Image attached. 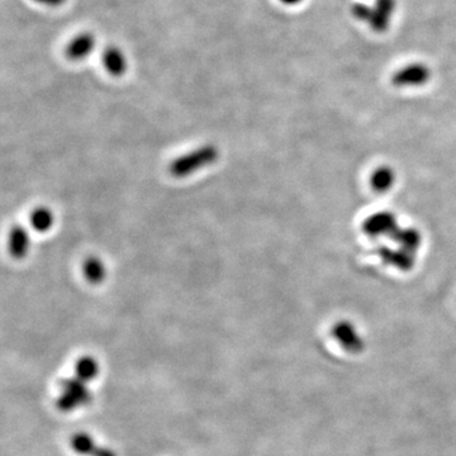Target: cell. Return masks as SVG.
Wrapping results in <instances>:
<instances>
[{
    "mask_svg": "<svg viewBox=\"0 0 456 456\" xmlns=\"http://www.w3.org/2000/svg\"><path fill=\"white\" fill-rule=\"evenodd\" d=\"M219 159V150L214 144H204L189 154L178 157L169 165L170 175L174 178H187L197 173L198 170L204 169L213 165Z\"/></svg>",
    "mask_w": 456,
    "mask_h": 456,
    "instance_id": "obj_1",
    "label": "cell"
},
{
    "mask_svg": "<svg viewBox=\"0 0 456 456\" xmlns=\"http://www.w3.org/2000/svg\"><path fill=\"white\" fill-rule=\"evenodd\" d=\"M331 335L340 347L351 355H359L366 347L365 338L359 331L357 326L347 319L338 321L332 326Z\"/></svg>",
    "mask_w": 456,
    "mask_h": 456,
    "instance_id": "obj_2",
    "label": "cell"
},
{
    "mask_svg": "<svg viewBox=\"0 0 456 456\" xmlns=\"http://www.w3.org/2000/svg\"><path fill=\"white\" fill-rule=\"evenodd\" d=\"M364 232L370 238H392L400 230L397 217L392 212H376L364 221Z\"/></svg>",
    "mask_w": 456,
    "mask_h": 456,
    "instance_id": "obj_3",
    "label": "cell"
},
{
    "mask_svg": "<svg viewBox=\"0 0 456 456\" xmlns=\"http://www.w3.org/2000/svg\"><path fill=\"white\" fill-rule=\"evenodd\" d=\"M31 247V236L25 226H14L8 236V250L11 257L20 260L25 259Z\"/></svg>",
    "mask_w": 456,
    "mask_h": 456,
    "instance_id": "obj_4",
    "label": "cell"
},
{
    "mask_svg": "<svg viewBox=\"0 0 456 456\" xmlns=\"http://www.w3.org/2000/svg\"><path fill=\"white\" fill-rule=\"evenodd\" d=\"M95 46V38L90 33H82L76 36L71 42H70L68 49H66V55L70 60H82L90 55Z\"/></svg>",
    "mask_w": 456,
    "mask_h": 456,
    "instance_id": "obj_5",
    "label": "cell"
},
{
    "mask_svg": "<svg viewBox=\"0 0 456 456\" xmlns=\"http://www.w3.org/2000/svg\"><path fill=\"white\" fill-rule=\"evenodd\" d=\"M397 174L389 166H379L370 175V185L376 193H387L394 187Z\"/></svg>",
    "mask_w": 456,
    "mask_h": 456,
    "instance_id": "obj_6",
    "label": "cell"
},
{
    "mask_svg": "<svg viewBox=\"0 0 456 456\" xmlns=\"http://www.w3.org/2000/svg\"><path fill=\"white\" fill-rule=\"evenodd\" d=\"M429 79V71L422 66H412L408 69L402 70L394 76V84L400 87H417L424 84Z\"/></svg>",
    "mask_w": 456,
    "mask_h": 456,
    "instance_id": "obj_7",
    "label": "cell"
},
{
    "mask_svg": "<svg viewBox=\"0 0 456 456\" xmlns=\"http://www.w3.org/2000/svg\"><path fill=\"white\" fill-rule=\"evenodd\" d=\"M82 274L90 284L99 285L106 281V264L98 257H89L82 264Z\"/></svg>",
    "mask_w": 456,
    "mask_h": 456,
    "instance_id": "obj_8",
    "label": "cell"
},
{
    "mask_svg": "<svg viewBox=\"0 0 456 456\" xmlns=\"http://www.w3.org/2000/svg\"><path fill=\"white\" fill-rule=\"evenodd\" d=\"M104 66L113 76L123 75L127 69V60L123 52L117 47H108L103 55Z\"/></svg>",
    "mask_w": 456,
    "mask_h": 456,
    "instance_id": "obj_9",
    "label": "cell"
},
{
    "mask_svg": "<svg viewBox=\"0 0 456 456\" xmlns=\"http://www.w3.org/2000/svg\"><path fill=\"white\" fill-rule=\"evenodd\" d=\"M30 223L35 231L46 233L50 231L55 223V216L50 208L47 207H37L33 209L30 216Z\"/></svg>",
    "mask_w": 456,
    "mask_h": 456,
    "instance_id": "obj_10",
    "label": "cell"
},
{
    "mask_svg": "<svg viewBox=\"0 0 456 456\" xmlns=\"http://www.w3.org/2000/svg\"><path fill=\"white\" fill-rule=\"evenodd\" d=\"M35 1L44 4V6H61L65 0H35Z\"/></svg>",
    "mask_w": 456,
    "mask_h": 456,
    "instance_id": "obj_11",
    "label": "cell"
},
{
    "mask_svg": "<svg viewBox=\"0 0 456 456\" xmlns=\"http://www.w3.org/2000/svg\"><path fill=\"white\" fill-rule=\"evenodd\" d=\"M281 1L285 3V4H295V3H298L300 0H281Z\"/></svg>",
    "mask_w": 456,
    "mask_h": 456,
    "instance_id": "obj_12",
    "label": "cell"
}]
</instances>
